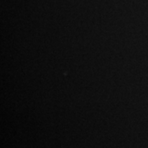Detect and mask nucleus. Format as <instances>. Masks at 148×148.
<instances>
[]
</instances>
